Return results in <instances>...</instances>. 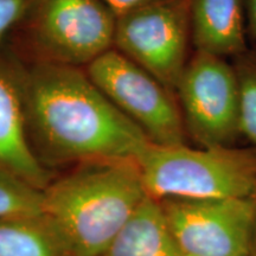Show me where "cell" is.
Returning <instances> with one entry per match:
<instances>
[{"label":"cell","mask_w":256,"mask_h":256,"mask_svg":"<svg viewBox=\"0 0 256 256\" xmlns=\"http://www.w3.org/2000/svg\"><path fill=\"white\" fill-rule=\"evenodd\" d=\"M94 84L156 145L186 144L176 94L158 78L112 48L84 68Z\"/></svg>","instance_id":"5"},{"label":"cell","mask_w":256,"mask_h":256,"mask_svg":"<svg viewBox=\"0 0 256 256\" xmlns=\"http://www.w3.org/2000/svg\"><path fill=\"white\" fill-rule=\"evenodd\" d=\"M42 191L0 170V218L42 215Z\"/></svg>","instance_id":"14"},{"label":"cell","mask_w":256,"mask_h":256,"mask_svg":"<svg viewBox=\"0 0 256 256\" xmlns=\"http://www.w3.org/2000/svg\"><path fill=\"white\" fill-rule=\"evenodd\" d=\"M0 256H69L42 215L0 218Z\"/></svg>","instance_id":"12"},{"label":"cell","mask_w":256,"mask_h":256,"mask_svg":"<svg viewBox=\"0 0 256 256\" xmlns=\"http://www.w3.org/2000/svg\"><path fill=\"white\" fill-rule=\"evenodd\" d=\"M24 110L32 151L46 168L136 159L151 142L84 68L25 63Z\"/></svg>","instance_id":"1"},{"label":"cell","mask_w":256,"mask_h":256,"mask_svg":"<svg viewBox=\"0 0 256 256\" xmlns=\"http://www.w3.org/2000/svg\"><path fill=\"white\" fill-rule=\"evenodd\" d=\"M150 197L256 198V151L234 146H162L148 142L136 156Z\"/></svg>","instance_id":"4"},{"label":"cell","mask_w":256,"mask_h":256,"mask_svg":"<svg viewBox=\"0 0 256 256\" xmlns=\"http://www.w3.org/2000/svg\"><path fill=\"white\" fill-rule=\"evenodd\" d=\"M148 197L134 158L82 162L42 191V216L69 256H102Z\"/></svg>","instance_id":"2"},{"label":"cell","mask_w":256,"mask_h":256,"mask_svg":"<svg viewBox=\"0 0 256 256\" xmlns=\"http://www.w3.org/2000/svg\"><path fill=\"white\" fill-rule=\"evenodd\" d=\"M102 256H182L159 200L147 197Z\"/></svg>","instance_id":"11"},{"label":"cell","mask_w":256,"mask_h":256,"mask_svg":"<svg viewBox=\"0 0 256 256\" xmlns=\"http://www.w3.org/2000/svg\"><path fill=\"white\" fill-rule=\"evenodd\" d=\"M191 46L188 0H156L116 17L114 49L174 92Z\"/></svg>","instance_id":"6"},{"label":"cell","mask_w":256,"mask_h":256,"mask_svg":"<svg viewBox=\"0 0 256 256\" xmlns=\"http://www.w3.org/2000/svg\"><path fill=\"white\" fill-rule=\"evenodd\" d=\"M25 63L0 46V170L44 190L50 183L46 166L28 142L24 110Z\"/></svg>","instance_id":"9"},{"label":"cell","mask_w":256,"mask_h":256,"mask_svg":"<svg viewBox=\"0 0 256 256\" xmlns=\"http://www.w3.org/2000/svg\"><path fill=\"white\" fill-rule=\"evenodd\" d=\"M240 92V133L256 148V48L232 58Z\"/></svg>","instance_id":"13"},{"label":"cell","mask_w":256,"mask_h":256,"mask_svg":"<svg viewBox=\"0 0 256 256\" xmlns=\"http://www.w3.org/2000/svg\"><path fill=\"white\" fill-rule=\"evenodd\" d=\"M104 0H28L6 44L22 62L86 68L114 44Z\"/></svg>","instance_id":"3"},{"label":"cell","mask_w":256,"mask_h":256,"mask_svg":"<svg viewBox=\"0 0 256 256\" xmlns=\"http://www.w3.org/2000/svg\"><path fill=\"white\" fill-rule=\"evenodd\" d=\"M28 0H0V46L8 42Z\"/></svg>","instance_id":"15"},{"label":"cell","mask_w":256,"mask_h":256,"mask_svg":"<svg viewBox=\"0 0 256 256\" xmlns=\"http://www.w3.org/2000/svg\"><path fill=\"white\" fill-rule=\"evenodd\" d=\"M188 11L196 51L234 58L249 48L243 0H188Z\"/></svg>","instance_id":"10"},{"label":"cell","mask_w":256,"mask_h":256,"mask_svg":"<svg viewBox=\"0 0 256 256\" xmlns=\"http://www.w3.org/2000/svg\"><path fill=\"white\" fill-rule=\"evenodd\" d=\"M182 256H249L256 198L159 200Z\"/></svg>","instance_id":"8"},{"label":"cell","mask_w":256,"mask_h":256,"mask_svg":"<svg viewBox=\"0 0 256 256\" xmlns=\"http://www.w3.org/2000/svg\"><path fill=\"white\" fill-rule=\"evenodd\" d=\"M249 256H256V212L254 224H252V238H250V247H249Z\"/></svg>","instance_id":"18"},{"label":"cell","mask_w":256,"mask_h":256,"mask_svg":"<svg viewBox=\"0 0 256 256\" xmlns=\"http://www.w3.org/2000/svg\"><path fill=\"white\" fill-rule=\"evenodd\" d=\"M243 2H244L248 37L256 40V0H243Z\"/></svg>","instance_id":"17"},{"label":"cell","mask_w":256,"mask_h":256,"mask_svg":"<svg viewBox=\"0 0 256 256\" xmlns=\"http://www.w3.org/2000/svg\"><path fill=\"white\" fill-rule=\"evenodd\" d=\"M152 2H156V0H104V4L113 11V14L116 17L126 14L130 10H134Z\"/></svg>","instance_id":"16"},{"label":"cell","mask_w":256,"mask_h":256,"mask_svg":"<svg viewBox=\"0 0 256 256\" xmlns=\"http://www.w3.org/2000/svg\"><path fill=\"white\" fill-rule=\"evenodd\" d=\"M174 94L186 134L200 147L232 146L241 136L238 78L226 58L194 50Z\"/></svg>","instance_id":"7"}]
</instances>
